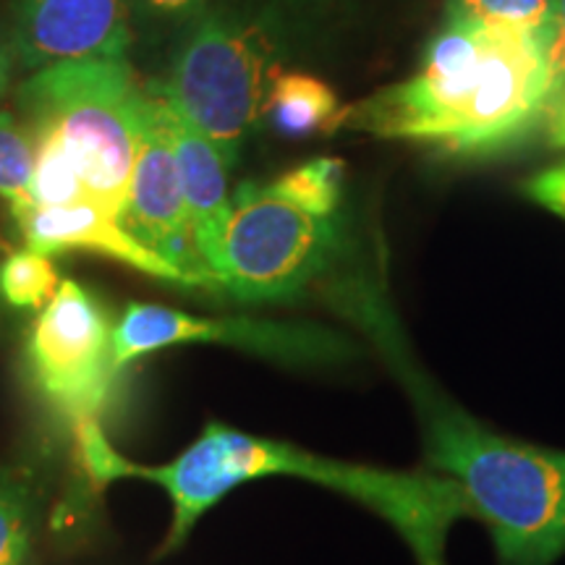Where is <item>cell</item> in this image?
<instances>
[{"label": "cell", "mask_w": 565, "mask_h": 565, "mask_svg": "<svg viewBox=\"0 0 565 565\" xmlns=\"http://www.w3.org/2000/svg\"><path fill=\"white\" fill-rule=\"evenodd\" d=\"M359 320L404 387L422 437V466L461 490L492 536L498 565H553L565 555V450L545 448L469 414L424 372L377 288L353 291Z\"/></svg>", "instance_id": "cell-1"}, {"label": "cell", "mask_w": 565, "mask_h": 565, "mask_svg": "<svg viewBox=\"0 0 565 565\" xmlns=\"http://www.w3.org/2000/svg\"><path fill=\"white\" fill-rule=\"evenodd\" d=\"M553 84L545 38L445 19L416 74L341 105L324 131L500 152L545 121Z\"/></svg>", "instance_id": "cell-2"}, {"label": "cell", "mask_w": 565, "mask_h": 565, "mask_svg": "<svg viewBox=\"0 0 565 565\" xmlns=\"http://www.w3.org/2000/svg\"><path fill=\"white\" fill-rule=\"evenodd\" d=\"M116 477L160 484L173 500V524L162 553L186 542L196 521L225 494L265 477H296L341 492L393 526L416 565H448L445 547L456 521L471 519L461 490L424 469H383L317 456L299 445L257 437L210 422L175 461L139 466L121 458Z\"/></svg>", "instance_id": "cell-3"}, {"label": "cell", "mask_w": 565, "mask_h": 565, "mask_svg": "<svg viewBox=\"0 0 565 565\" xmlns=\"http://www.w3.org/2000/svg\"><path fill=\"white\" fill-rule=\"evenodd\" d=\"M294 34L278 3L217 6L189 26L152 89L236 166L246 137L263 124Z\"/></svg>", "instance_id": "cell-4"}, {"label": "cell", "mask_w": 565, "mask_h": 565, "mask_svg": "<svg viewBox=\"0 0 565 565\" xmlns=\"http://www.w3.org/2000/svg\"><path fill=\"white\" fill-rule=\"evenodd\" d=\"M17 103L30 129L55 131L74 154L84 200L121 215L147 108L129 63H55L21 84Z\"/></svg>", "instance_id": "cell-5"}, {"label": "cell", "mask_w": 565, "mask_h": 565, "mask_svg": "<svg viewBox=\"0 0 565 565\" xmlns=\"http://www.w3.org/2000/svg\"><path fill=\"white\" fill-rule=\"evenodd\" d=\"M341 249L338 217H322L244 183L231 196L228 221L212 259V282L238 301L294 299L330 270Z\"/></svg>", "instance_id": "cell-6"}, {"label": "cell", "mask_w": 565, "mask_h": 565, "mask_svg": "<svg viewBox=\"0 0 565 565\" xmlns=\"http://www.w3.org/2000/svg\"><path fill=\"white\" fill-rule=\"evenodd\" d=\"M113 324L95 294L76 280L58 291L34 320L26 356L42 393L71 422H95L118 374Z\"/></svg>", "instance_id": "cell-7"}, {"label": "cell", "mask_w": 565, "mask_h": 565, "mask_svg": "<svg viewBox=\"0 0 565 565\" xmlns=\"http://www.w3.org/2000/svg\"><path fill=\"white\" fill-rule=\"evenodd\" d=\"M181 343H221L286 364H335L359 356L349 338L322 324L228 317L210 320L158 303H129L113 330L118 370L134 359Z\"/></svg>", "instance_id": "cell-8"}, {"label": "cell", "mask_w": 565, "mask_h": 565, "mask_svg": "<svg viewBox=\"0 0 565 565\" xmlns=\"http://www.w3.org/2000/svg\"><path fill=\"white\" fill-rule=\"evenodd\" d=\"M118 221L147 249L171 263L186 286L210 288V275L196 252L192 221L179 173V162L162 124L160 100L147 87V108L141 121L137 158L124 210Z\"/></svg>", "instance_id": "cell-9"}, {"label": "cell", "mask_w": 565, "mask_h": 565, "mask_svg": "<svg viewBox=\"0 0 565 565\" xmlns=\"http://www.w3.org/2000/svg\"><path fill=\"white\" fill-rule=\"evenodd\" d=\"M131 0H17L11 47L24 68L71 61H126Z\"/></svg>", "instance_id": "cell-10"}, {"label": "cell", "mask_w": 565, "mask_h": 565, "mask_svg": "<svg viewBox=\"0 0 565 565\" xmlns=\"http://www.w3.org/2000/svg\"><path fill=\"white\" fill-rule=\"evenodd\" d=\"M19 228L24 233L26 249L40 254H58L71 249H89L126 263L134 270L152 278L186 286L183 275L171 263L139 244L113 215L92 200H79L63 207H30L17 212Z\"/></svg>", "instance_id": "cell-11"}, {"label": "cell", "mask_w": 565, "mask_h": 565, "mask_svg": "<svg viewBox=\"0 0 565 565\" xmlns=\"http://www.w3.org/2000/svg\"><path fill=\"white\" fill-rule=\"evenodd\" d=\"M154 97L160 100L162 124H166L168 139H171V147L175 152V162H179L196 252H200V259L212 282V259H215L223 225L228 221L231 212L228 173L233 166L217 150L215 141L204 137L181 113H175L158 92H154ZM212 291H215V282H212Z\"/></svg>", "instance_id": "cell-12"}, {"label": "cell", "mask_w": 565, "mask_h": 565, "mask_svg": "<svg viewBox=\"0 0 565 565\" xmlns=\"http://www.w3.org/2000/svg\"><path fill=\"white\" fill-rule=\"evenodd\" d=\"M338 108L335 92L322 79L301 71H282L267 97L265 118L288 137H307L317 129H328Z\"/></svg>", "instance_id": "cell-13"}, {"label": "cell", "mask_w": 565, "mask_h": 565, "mask_svg": "<svg viewBox=\"0 0 565 565\" xmlns=\"http://www.w3.org/2000/svg\"><path fill=\"white\" fill-rule=\"evenodd\" d=\"M38 505V477L30 466L0 469V565H24Z\"/></svg>", "instance_id": "cell-14"}, {"label": "cell", "mask_w": 565, "mask_h": 565, "mask_svg": "<svg viewBox=\"0 0 565 565\" xmlns=\"http://www.w3.org/2000/svg\"><path fill=\"white\" fill-rule=\"evenodd\" d=\"M30 131L34 139L32 207H63L84 200L82 173L63 139L51 129Z\"/></svg>", "instance_id": "cell-15"}, {"label": "cell", "mask_w": 565, "mask_h": 565, "mask_svg": "<svg viewBox=\"0 0 565 565\" xmlns=\"http://www.w3.org/2000/svg\"><path fill=\"white\" fill-rule=\"evenodd\" d=\"M445 19L550 38L553 0H445Z\"/></svg>", "instance_id": "cell-16"}, {"label": "cell", "mask_w": 565, "mask_h": 565, "mask_svg": "<svg viewBox=\"0 0 565 565\" xmlns=\"http://www.w3.org/2000/svg\"><path fill=\"white\" fill-rule=\"evenodd\" d=\"M343 160L315 158L303 166L278 175L270 183L273 192L286 196L288 202L315 212L322 217H338L343 196Z\"/></svg>", "instance_id": "cell-17"}, {"label": "cell", "mask_w": 565, "mask_h": 565, "mask_svg": "<svg viewBox=\"0 0 565 565\" xmlns=\"http://www.w3.org/2000/svg\"><path fill=\"white\" fill-rule=\"evenodd\" d=\"M32 131L11 110H0V196L11 204L13 215L32 207Z\"/></svg>", "instance_id": "cell-18"}, {"label": "cell", "mask_w": 565, "mask_h": 565, "mask_svg": "<svg viewBox=\"0 0 565 565\" xmlns=\"http://www.w3.org/2000/svg\"><path fill=\"white\" fill-rule=\"evenodd\" d=\"M58 275L47 254L21 249L0 265V294L11 307L42 309L58 291Z\"/></svg>", "instance_id": "cell-19"}, {"label": "cell", "mask_w": 565, "mask_h": 565, "mask_svg": "<svg viewBox=\"0 0 565 565\" xmlns=\"http://www.w3.org/2000/svg\"><path fill=\"white\" fill-rule=\"evenodd\" d=\"M210 0H131L134 17L147 21L154 30L168 32L192 26L207 11Z\"/></svg>", "instance_id": "cell-20"}, {"label": "cell", "mask_w": 565, "mask_h": 565, "mask_svg": "<svg viewBox=\"0 0 565 565\" xmlns=\"http://www.w3.org/2000/svg\"><path fill=\"white\" fill-rule=\"evenodd\" d=\"M524 194L565 221V162L532 175L524 183Z\"/></svg>", "instance_id": "cell-21"}, {"label": "cell", "mask_w": 565, "mask_h": 565, "mask_svg": "<svg viewBox=\"0 0 565 565\" xmlns=\"http://www.w3.org/2000/svg\"><path fill=\"white\" fill-rule=\"evenodd\" d=\"M547 53L550 66H553V79L561 82L565 76V0H553V26H550Z\"/></svg>", "instance_id": "cell-22"}, {"label": "cell", "mask_w": 565, "mask_h": 565, "mask_svg": "<svg viewBox=\"0 0 565 565\" xmlns=\"http://www.w3.org/2000/svg\"><path fill=\"white\" fill-rule=\"evenodd\" d=\"M545 124L550 141H553L555 147H565V76L561 82H555L553 92H550Z\"/></svg>", "instance_id": "cell-23"}, {"label": "cell", "mask_w": 565, "mask_h": 565, "mask_svg": "<svg viewBox=\"0 0 565 565\" xmlns=\"http://www.w3.org/2000/svg\"><path fill=\"white\" fill-rule=\"evenodd\" d=\"M13 61H17V55H13L11 42H6L3 38H0V97H3L6 89H9Z\"/></svg>", "instance_id": "cell-24"}]
</instances>
